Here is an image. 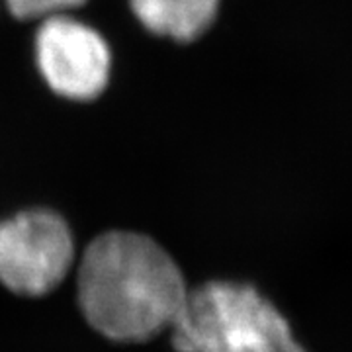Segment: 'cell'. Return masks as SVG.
Instances as JSON below:
<instances>
[{
	"mask_svg": "<svg viewBox=\"0 0 352 352\" xmlns=\"http://www.w3.org/2000/svg\"><path fill=\"white\" fill-rule=\"evenodd\" d=\"M149 32L175 41H194L212 25L219 0H129Z\"/></svg>",
	"mask_w": 352,
	"mask_h": 352,
	"instance_id": "obj_5",
	"label": "cell"
},
{
	"mask_svg": "<svg viewBox=\"0 0 352 352\" xmlns=\"http://www.w3.org/2000/svg\"><path fill=\"white\" fill-rule=\"evenodd\" d=\"M36 63L55 94L88 102L108 87L112 53L94 28L59 14L41 20L36 34Z\"/></svg>",
	"mask_w": 352,
	"mask_h": 352,
	"instance_id": "obj_4",
	"label": "cell"
},
{
	"mask_svg": "<svg viewBox=\"0 0 352 352\" xmlns=\"http://www.w3.org/2000/svg\"><path fill=\"white\" fill-rule=\"evenodd\" d=\"M170 331L176 352H307L288 317L245 282L214 280L188 289Z\"/></svg>",
	"mask_w": 352,
	"mask_h": 352,
	"instance_id": "obj_2",
	"label": "cell"
},
{
	"mask_svg": "<svg viewBox=\"0 0 352 352\" xmlns=\"http://www.w3.org/2000/svg\"><path fill=\"white\" fill-rule=\"evenodd\" d=\"M73 263V233L59 214L28 210L0 223V282L14 294H50L67 278Z\"/></svg>",
	"mask_w": 352,
	"mask_h": 352,
	"instance_id": "obj_3",
	"label": "cell"
},
{
	"mask_svg": "<svg viewBox=\"0 0 352 352\" xmlns=\"http://www.w3.org/2000/svg\"><path fill=\"white\" fill-rule=\"evenodd\" d=\"M76 292L85 319L116 342H143L170 329L188 296L173 256L133 231H110L88 245Z\"/></svg>",
	"mask_w": 352,
	"mask_h": 352,
	"instance_id": "obj_1",
	"label": "cell"
},
{
	"mask_svg": "<svg viewBox=\"0 0 352 352\" xmlns=\"http://www.w3.org/2000/svg\"><path fill=\"white\" fill-rule=\"evenodd\" d=\"M85 2L87 0H6V6L18 20H45L82 6Z\"/></svg>",
	"mask_w": 352,
	"mask_h": 352,
	"instance_id": "obj_6",
	"label": "cell"
}]
</instances>
